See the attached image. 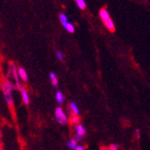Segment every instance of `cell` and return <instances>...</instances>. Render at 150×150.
Here are the masks:
<instances>
[{
  "label": "cell",
  "mask_w": 150,
  "mask_h": 150,
  "mask_svg": "<svg viewBox=\"0 0 150 150\" xmlns=\"http://www.w3.org/2000/svg\"><path fill=\"white\" fill-rule=\"evenodd\" d=\"M14 87L12 86L11 82L6 80V79H4V81L2 82V91H3V93H4V96H5V99L8 104L9 108H11L12 111H14V103H13V99H12V94H11V91Z\"/></svg>",
  "instance_id": "cell-1"
},
{
  "label": "cell",
  "mask_w": 150,
  "mask_h": 150,
  "mask_svg": "<svg viewBox=\"0 0 150 150\" xmlns=\"http://www.w3.org/2000/svg\"><path fill=\"white\" fill-rule=\"evenodd\" d=\"M99 15H100V18L102 19V21L103 22L104 26H105L108 30H110L111 32H115V27L112 20L111 19V17L108 13V11L105 8H102L99 11Z\"/></svg>",
  "instance_id": "cell-2"
},
{
  "label": "cell",
  "mask_w": 150,
  "mask_h": 150,
  "mask_svg": "<svg viewBox=\"0 0 150 150\" xmlns=\"http://www.w3.org/2000/svg\"><path fill=\"white\" fill-rule=\"evenodd\" d=\"M55 117H56V121L59 124H61L62 125H66L68 124V118H67L66 115L63 112V111L61 107H56Z\"/></svg>",
  "instance_id": "cell-3"
},
{
  "label": "cell",
  "mask_w": 150,
  "mask_h": 150,
  "mask_svg": "<svg viewBox=\"0 0 150 150\" xmlns=\"http://www.w3.org/2000/svg\"><path fill=\"white\" fill-rule=\"evenodd\" d=\"M9 68L14 75V77H15V81H16V84H17V88L18 89H22V86L20 84V82H19V79H18V71H17V67L14 65L13 62H9Z\"/></svg>",
  "instance_id": "cell-4"
},
{
  "label": "cell",
  "mask_w": 150,
  "mask_h": 150,
  "mask_svg": "<svg viewBox=\"0 0 150 150\" xmlns=\"http://www.w3.org/2000/svg\"><path fill=\"white\" fill-rule=\"evenodd\" d=\"M50 81H51V84L53 85L54 87H58L59 86V81H58V79L56 77V74L54 72H50Z\"/></svg>",
  "instance_id": "cell-5"
},
{
  "label": "cell",
  "mask_w": 150,
  "mask_h": 150,
  "mask_svg": "<svg viewBox=\"0 0 150 150\" xmlns=\"http://www.w3.org/2000/svg\"><path fill=\"white\" fill-rule=\"evenodd\" d=\"M18 74H19V76L22 78V80H23L24 81H28V74H27V71L23 68H21V67H19V68H18Z\"/></svg>",
  "instance_id": "cell-6"
},
{
  "label": "cell",
  "mask_w": 150,
  "mask_h": 150,
  "mask_svg": "<svg viewBox=\"0 0 150 150\" xmlns=\"http://www.w3.org/2000/svg\"><path fill=\"white\" fill-rule=\"evenodd\" d=\"M21 94H22V98H23V102L25 103V104H27V105H28V104L29 103V99H28V93H27V91L24 88L21 89Z\"/></svg>",
  "instance_id": "cell-7"
},
{
  "label": "cell",
  "mask_w": 150,
  "mask_h": 150,
  "mask_svg": "<svg viewBox=\"0 0 150 150\" xmlns=\"http://www.w3.org/2000/svg\"><path fill=\"white\" fill-rule=\"evenodd\" d=\"M76 132H77V134H79L80 136H81V137H83L86 134V130L83 128V126L81 125H78L76 126Z\"/></svg>",
  "instance_id": "cell-8"
},
{
  "label": "cell",
  "mask_w": 150,
  "mask_h": 150,
  "mask_svg": "<svg viewBox=\"0 0 150 150\" xmlns=\"http://www.w3.org/2000/svg\"><path fill=\"white\" fill-rule=\"evenodd\" d=\"M56 101L59 103H62L63 101H64V97H63V94L62 92L59 91H57L56 92Z\"/></svg>",
  "instance_id": "cell-9"
},
{
  "label": "cell",
  "mask_w": 150,
  "mask_h": 150,
  "mask_svg": "<svg viewBox=\"0 0 150 150\" xmlns=\"http://www.w3.org/2000/svg\"><path fill=\"white\" fill-rule=\"evenodd\" d=\"M75 3L78 6L80 9H85L86 8V3L84 0H75Z\"/></svg>",
  "instance_id": "cell-10"
},
{
  "label": "cell",
  "mask_w": 150,
  "mask_h": 150,
  "mask_svg": "<svg viewBox=\"0 0 150 150\" xmlns=\"http://www.w3.org/2000/svg\"><path fill=\"white\" fill-rule=\"evenodd\" d=\"M64 28H66V30H67V31H69L70 33H73L74 30H75V28H74L73 25H72L71 23H69V22L64 26Z\"/></svg>",
  "instance_id": "cell-11"
},
{
  "label": "cell",
  "mask_w": 150,
  "mask_h": 150,
  "mask_svg": "<svg viewBox=\"0 0 150 150\" xmlns=\"http://www.w3.org/2000/svg\"><path fill=\"white\" fill-rule=\"evenodd\" d=\"M67 146H68L71 149H75V147H76V140H75V139L69 140L68 142H67Z\"/></svg>",
  "instance_id": "cell-12"
},
{
  "label": "cell",
  "mask_w": 150,
  "mask_h": 150,
  "mask_svg": "<svg viewBox=\"0 0 150 150\" xmlns=\"http://www.w3.org/2000/svg\"><path fill=\"white\" fill-rule=\"evenodd\" d=\"M71 109H72V111H73V112H74V115H79V108H78V106L76 105V103H73V102H71Z\"/></svg>",
  "instance_id": "cell-13"
},
{
  "label": "cell",
  "mask_w": 150,
  "mask_h": 150,
  "mask_svg": "<svg viewBox=\"0 0 150 150\" xmlns=\"http://www.w3.org/2000/svg\"><path fill=\"white\" fill-rule=\"evenodd\" d=\"M59 19H61V22H62V24L63 27L67 23H68V19H67V17L65 16L64 14H61V15H59Z\"/></svg>",
  "instance_id": "cell-14"
},
{
  "label": "cell",
  "mask_w": 150,
  "mask_h": 150,
  "mask_svg": "<svg viewBox=\"0 0 150 150\" xmlns=\"http://www.w3.org/2000/svg\"><path fill=\"white\" fill-rule=\"evenodd\" d=\"M71 122H72L73 124H79V122H80V118L78 117L77 115H72V116H71Z\"/></svg>",
  "instance_id": "cell-15"
},
{
  "label": "cell",
  "mask_w": 150,
  "mask_h": 150,
  "mask_svg": "<svg viewBox=\"0 0 150 150\" xmlns=\"http://www.w3.org/2000/svg\"><path fill=\"white\" fill-rule=\"evenodd\" d=\"M56 57L59 59H61V61H62V59H63V54L62 53V52L61 51H57L56 52Z\"/></svg>",
  "instance_id": "cell-16"
},
{
  "label": "cell",
  "mask_w": 150,
  "mask_h": 150,
  "mask_svg": "<svg viewBox=\"0 0 150 150\" xmlns=\"http://www.w3.org/2000/svg\"><path fill=\"white\" fill-rule=\"evenodd\" d=\"M118 148H119V146L118 145H111L110 147H109L110 150H116Z\"/></svg>",
  "instance_id": "cell-17"
},
{
  "label": "cell",
  "mask_w": 150,
  "mask_h": 150,
  "mask_svg": "<svg viewBox=\"0 0 150 150\" xmlns=\"http://www.w3.org/2000/svg\"><path fill=\"white\" fill-rule=\"evenodd\" d=\"M74 139L76 140L77 142H80V141H81V136H80L79 134H75V137H74Z\"/></svg>",
  "instance_id": "cell-18"
},
{
  "label": "cell",
  "mask_w": 150,
  "mask_h": 150,
  "mask_svg": "<svg viewBox=\"0 0 150 150\" xmlns=\"http://www.w3.org/2000/svg\"><path fill=\"white\" fill-rule=\"evenodd\" d=\"M75 149L76 150H83L84 147L82 146H76V147H75Z\"/></svg>",
  "instance_id": "cell-19"
},
{
  "label": "cell",
  "mask_w": 150,
  "mask_h": 150,
  "mask_svg": "<svg viewBox=\"0 0 150 150\" xmlns=\"http://www.w3.org/2000/svg\"><path fill=\"white\" fill-rule=\"evenodd\" d=\"M136 134H137V138H140V131H139V129H137L136 130Z\"/></svg>",
  "instance_id": "cell-20"
}]
</instances>
